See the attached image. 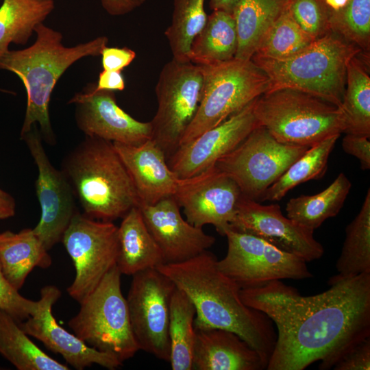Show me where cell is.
Segmentation results:
<instances>
[{"mask_svg": "<svg viewBox=\"0 0 370 370\" xmlns=\"http://www.w3.org/2000/svg\"><path fill=\"white\" fill-rule=\"evenodd\" d=\"M238 46L234 16L221 10H213L205 26L193 40L188 53L189 61L208 65L234 58Z\"/></svg>", "mask_w": 370, "mask_h": 370, "instance_id": "484cf974", "label": "cell"}, {"mask_svg": "<svg viewBox=\"0 0 370 370\" xmlns=\"http://www.w3.org/2000/svg\"><path fill=\"white\" fill-rule=\"evenodd\" d=\"M309 147L280 143L258 125L214 166L236 182L244 197L257 201Z\"/></svg>", "mask_w": 370, "mask_h": 370, "instance_id": "30bf717a", "label": "cell"}, {"mask_svg": "<svg viewBox=\"0 0 370 370\" xmlns=\"http://www.w3.org/2000/svg\"><path fill=\"white\" fill-rule=\"evenodd\" d=\"M337 274L328 283L370 273V190L361 208L345 228V238L336 263Z\"/></svg>", "mask_w": 370, "mask_h": 370, "instance_id": "4dcf8cb0", "label": "cell"}, {"mask_svg": "<svg viewBox=\"0 0 370 370\" xmlns=\"http://www.w3.org/2000/svg\"><path fill=\"white\" fill-rule=\"evenodd\" d=\"M217 261L216 256L206 250L184 262L162 264L157 269L193 303L195 330L233 332L267 364L276 341L273 323L264 313L243 302L241 287L219 270Z\"/></svg>", "mask_w": 370, "mask_h": 370, "instance_id": "7a4b0ae2", "label": "cell"}, {"mask_svg": "<svg viewBox=\"0 0 370 370\" xmlns=\"http://www.w3.org/2000/svg\"><path fill=\"white\" fill-rule=\"evenodd\" d=\"M21 137L25 140L38 171L35 188L41 216L33 231L49 251L61 241L77 212L75 194L63 172L51 164L42 146L37 125H34L29 132Z\"/></svg>", "mask_w": 370, "mask_h": 370, "instance_id": "9a60e30c", "label": "cell"}, {"mask_svg": "<svg viewBox=\"0 0 370 370\" xmlns=\"http://www.w3.org/2000/svg\"><path fill=\"white\" fill-rule=\"evenodd\" d=\"M125 88V83L121 71L103 70L99 73L97 82L95 84L97 90L110 91H122Z\"/></svg>", "mask_w": 370, "mask_h": 370, "instance_id": "b9f144b4", "label": "cell"}, {"mask_svg": "<svg viewBox=\"0 0 370 370\" xmlns=\"http://www.w3.org/2000/svg\"><path fill=\"white\" fill-rule=\"evenodd\" d=\"M117 230L112 221L96 220L77 212L64 232L61 241L75 269L73 282L66 291L79 303L116 265Z\"/></svg>", "mask_w": 370, "mask_h": 370, "instance_id": "7c38bea8", "label": "cell"}, {"mask_svg": "<svg viewBox=\"0 0 370 370\" xmlns=\"http://www.w3.org/2000/svg\"><path fill=\"white\" fill-rule=\"evenodd\" d=\"M116 265L121 274L133 275L164 264L162 251L149 231L138 206L122 218L118 227Z\"/></svg>", "mask_w": 370, "mask_h": 370, "instance_id": "603a6c76", "label": "cell"}, {"mask_svg": "<svg viewBox=\"0 0 370 370\" xmlns=\"http://www.w3.org/2000/svg\"><path fill=\"white\" fill-rule=\"evenodd\" d=\"M0 354L18 370H68L52 358L23 331L19 322L0 308Z\"/></svg>", "mask_w": 370, "mask_h": 370, "instance_id": "f546056e", "label": "cell"}, {"mask_svg": "<svg viewBox=\"0 0 370 370\" xmlns=\"http://www.w3.org/2000/svg\"><path fill=\"white\" fill-rule=\"evenodd\" d=\"M132 277L126 301L139 349L169 362L170 304L175 285L157 268Z\"/></svg>", "mask_w": 370, "mask_h": 370, "instance_id": "4fadbf2b", "label": "cell"}, {"mask_svg": "<svg viewBox=\"0 0 370 370\" xmlns=\"http://www.w3.org/2000/svg\"><path fill=\"white\" fill-rule=\"evenodd\" d=\"M242 196L236 182L215 166L190 177L178 178L173 197L190 224L213 225L225 236Z\"/></svg>", "mask_w": 370, "mask_h": 370, "instance_id": "5bb4252c", "label": "cell"}, {"mask_svg": "<svg viewBox=\"0 0 370 370\" xmlns=\"http://www.w3.org/2000/svg\"><path fill=\"white\" fill-rule=\"evenodd\" d=\"M101 63L103 70L121 71L136 58L134 51L127 47H106L101 53Z\"/></svg>", "mask_w": 370, "mask_h": 370, "instance_id": "60d3db41", "label": "cell"}, {"mask_svg": "<svg viewBox=\"0 0 370 370\" xmlns=\"http://www.w3.org/2000/svg\"><path fill=\"white\" fill-rule=\"evenodd\" d=\"M62 172L90 218L113 221L139 205L134 182L110 141L86 136L66 158Z\"/></svg>", "mask_w": 370, "mask_h": 370, "instance_id": "277c9868", "label": "cell"}, {"mask_svg": "<svg viewBox=\"0 0 370 370\" xmlns=\"http://www.w3.org/2000/svg\"><path fill=\"white\" fill-rule=\"evenodd\" d=\"M195 307L181 289L175 286L170 304L169 335L173 370H192L196 337Z\"/></svg>", "mask_w": 370, "mask_h": 370, "instance_id": "1f68e13d", "label": "cell"}, {"mask_svg": "<svg viewBox=\"0 0 370 370\" xmlns=\"http://www.w3.org/2000/svg\"><path fill=\"white\" fill-rule=\"evenodd\" d=\"M74 103L75 119L86 136L112 143L139 145L151 138L150 121H139L117 104L114 91L97 90L88 84L69 101Z\"/></svg>", "mask_w": 370, "mask_h": 370, "instance_id": "e0dca14e", "label": "cell"}, {"mask_svg": "<svg viewBox=\"0 0 370 370\" xmlns=\"http://www.w3.org/2000/svg\"><path fill=\"white\" fill-rule=\"evenodd\" d=\"M52 260L33 229L0 233V264L10 284L19 291L36 267L47 269Z\"/></svg>", "mask_w": 370, "mask_h": 370, "instance_id": "cb8c5ba5", "label": "cell"}, {"mask_svg": "<svg viewBox=\"0 0 370 370\" xmlns=\"http://www.w3.org/2000/svg\"><path fill=\"white\" fill-rule=\"evenodd\" d=\"M225 256L217 261L219 270L241 288L260 286L277 280H304L312 277L307 262L265 240L227 230Z\"/></svg>", "mask_w": 370, "mask_h": 370, "instance_id": "8fae6325", "label": "cell"}, {"mask_svg": "<svg viewBox=\"0 0 370 370\" xmlns=\"http://www.w3.org/2000/svg\"><path fill=\"white\" fill-rule=\"evenodd\" d=\"M286 10L298 25L314 39L332 32L331 9L324 0H287Z\"/></svg>", "mask_w": 370, "mask_h": 370, "instance_id": "8d00e7d4", "label": "cell"}, {"mask_svg": "<svg viewBox=\"0 0 370 370\" xmlns=\"http://www.w3.org/2000/svg\"><path fill=\"white\" fill-rule=\"evenodd\" d=\"M328 284L310 296L280 280L240 289L243 302L264 313L277 330L266 369L304 370L315 362L330 369L370 336V273Z\"/></svg>", "mask_w": 370, "mask_h": 370, "instance_id": "6da1fadb", "label": "cell"}, {"mask_svg": "<svg viewBox=\"0 0 370 370\" xmlns=\"http://www.w3.org/2000/svg\"><path fill=\"white\" fill-rule=\"evenodd\" d=\"M254 111L259 125L288 145L311 147L346 128L341 107L295 89L264 92L256 99Z\"/></svg>", "mask_w": 370, "mask_h": 370, "instance_id": "8992f818", "label": "cell"}, {"mask_svg": "<svg viewBox=\"0 0 370 370\" xmlns=\"http://www.w3.org/2000/svg\"><path fill=\"white\" fill-rule=\"evenodd\" d=\"M103 9L112 16L128 14L142 5L145 0H100Z\"/></svg>", "mask_w": 370, "mask_h": 370, "instance_id": "7bdbcfd3", "label": "cell"}, {"mask_svg": "<svg viewBox=\"0 0 370 370\" xmlns=\"http://www.w3.org/2000/svg\"><path fill=\"white\" fill-rule=\"evenodd\" d=\"M349 0H324L326 5L333 10H338L347 3Z\"/></svg>", "mask_w": 370, "mask_h": 370, "instance_id": "bcb514c9", "label": "cell"}, {"mask_svg": "<svg viewBox=\"0 0 370 370\" xmlns=\"http://www.w3.org/2000/svg\"><path fill=\"white\" fill-rule=\"evenodd\" d=\"M255 100L178 147L167 158L169 168L178 178L197 175L214 166L220 158L233 150L259 125L254 111Z\"/></svg>", "mask_w": 370, "mask_h": 370, "instance_id": "ac0fdd59", "label": "cell"}, {"mask_svg": "<svg viewBox=\"0 0 370 370\" xmlns=\"http://www.w3.org/2000/svg\"><path fill=\"white\" fill-rule=\"evenodd\" d=\"M348 62L346 88L341 108L345 134L370 136V76L369 53H362Z\"/></svg>", "mask_w": 370, "mask_h": 370, "instance_id": "4316f807", "label": "cell"}, {"mask_svg": "<svg viewBox=\"0 0 370 370\" xmlns=\"http://www.w3.org/2000/svg\"><path fill=\"white\" fill-rule=\"evenodd\" d=\"M339 136L328 137L310 147L267 189L260 200H281L289 190L299 184L321 178L327 170L329 156Z\"/></svg>", "mask_w": 370, "mask_h": 370, "instance_id": "d6a6232c", "label": "cell"}, {"mask_svg": "<svg viewBox=\"0 0 370 370\" xmlns=\"http://www.w3.org/2000/svg\"><path fill=\"white\" fill-rule=\"evenodd\" d=\"M230 229L260 237L307 262L324 254L314 230L284 216L278 204L262 205L242 195Z\"/></svg>", "mask_w": 370, "mask_h": 370, "instance_id": "2e32d148", "label": "cell"}, {"mask_svg": "<svg viewBox=\"0 0 370 370\" xmlns=\"http://www.w3.org/2000/svg\"><path fill=\"white\" fill-rule=\"evenodd\" d=\"M239 0H210L212 10H221L232 14Z\"/></svg>", "mask_w": 370, "mask_h": 370, "instance_id": "f6af8a7d", "label": "cell"}, {"mask_svg": "<svg viewBox=\"0 0 370 370\" xmlns=\"http://www.w3.org/2000/svg\"><path fill=\"white\" fill-rule=\"evenodd\" d=\"M121 275L114 266L79 303L78 313L68 325L88 345L123 362L140 349L132 330L126 298L121 292Z\"/></svg>", "mask_w": 370, "mask_h": 370, "instance_id": "ba28073f", "label": "cell"}, {"mask_svg": "<svg viewBox=\"0 0 370 370\" xmlns=\"http://www.w3.org/2000/svg\"><path fill=\"white\" fill-rule=\"evenodd\" d=\"M204 77L200 65L173 59L166 63L155 88L157 110L150 121L151 139L166 160L178 148L193 120L201 98Z\"/></svg>", "mask_w": 370, "mask_h": 370, "instance_id": "9c48e42d", "label": "cell"}, {"mask_svg": "<svg viewBox=\"0 0 370 370\" xmlns=\"http://www.w3.org/2000/svg\"><path fill=\"white\" fill-rule=\"evenodd\" d=\"M204 2L205 0H173L171 23L164 32L172 59L190 62L188 56L191 44L205 26L208 18Z\"/></svg>", "mask_w": 370, "mask_h": 370, "instance_id": "836d02e7", "label": "cell"}, {"mask_svg": "<svg viewBox=\"0 0 370 370\" xmlns=\"http://www.w3.org/2000/svg\"><path fill=\"white\" fill-rule=\"evenodd\" d=\"M134 182L140 204H153L174 195L178 177L153 139L139 145L112 143Z\"/></svg>", "mask_w": 370, "mask_h": 370, "instance_id": "44dd1931", "label": "cell"}, {"mask_svg": "<svg viewBox=\"0 0 370 370\" xmlns=\"http://www.w3.org/2000/svg\"><path fill=\"white\" fill-rule=\"evenodd\" d=\"M193 369L262 370L267 362L247 342L223 329L195 330Z\"/></svg>", "mask_w": 370, "mask_h": 370, "instance_id": "7402d4cb", "label": "cell"}, {"mask_svg": "<svg viewBox=\"0 0 370 370\" xmlns=\"http://www.w3.org/2000/svg\"><path fill=\"white\" fill-rule=\"evenodd\" d=\"M16 212V203L12 195L0 188V220L12 217Z\"/></svg>", "mask_w": 370, "mask_h": 370, "instance_id": "ee69618b", "label": "cell"}, {"mask_svg": "<svg viewBox=\"0 0 370 370\" xmlns=\"http://www.w3.org/2000/svg\"><path fill=\"white\" fill-rule=\"evenodd\" d=\"M352 183L343 173L321 192L301 195L289 199L286 204L287 217L314 231L328 219L335 217L341 210L350 191Z\"/></svg>", "mask_w": 370, "mask_h": 370, "instance_id": "83f0119b", "label": "cell"}, {"mask_svg": "<svg viewBox=\"0 0 370 370\" xmlns=\"http://www.w3.org/2000/svg\"><path fill=\"white\" fill-rule=\"evenodd\" d=\"M332 368L335 370H369L370 336L349 349Z\"/></svg>", "mask_w": 370, "mask_h": 370, "instance_id": "f35d334b", "label": "cell"}, {"mask_svg": "<svg viewBox=\"0 0 370 370\" xmlns=\"http://www.w3.org/2000/svg\"><path fill=\"white\" fill-rule=\"evenodd\" d=\"M35 42L20 50H8L0 57V69L11 71L22 81L27 108L21 136L38 123L44 138L54 141L49 104L53 90L62 74L76 61L101 55L108 38L102 36L73 47L62 43V34L43 24L34 29Z\"/></svg>", "mask_w": 370, "mask_h": 370, "instance_id": "3957f363", "label": "cell"}, {"mask_svg": "<svg viewBox=\"0 0 370 370\" xmlns=\"http://www.w3.org/2000/svg\"><path fill=\"white\" fill-rule=\"evenodd\" d=\"M361 51L355 45L330 32L287 58L252 56L251 60L268 77L267 92L295 89L341 108L348 62Z\"/></svg>", "mask_w": 370, "mask_h": 370, "instance_id": "5b68a950", "label": "cell"}, {"mask_svg": "<svg viewBox=\"0 0 370 370\" xmlns=\"http://www.w3.org/2000/svg\"><path fill=\"white\" fill-rule=\"evenodd\" d=\"M55 8L54 0H3L0 6V57L10 43L24 45Z\"/></svg>", "mask_w": 370, "mask_h": 370, "instance_id": "f1b7e54d", "label": "cell"}, {"mask_svg": "<svg viewBox=\"0 0 370 370\" xmlns=\"http://www.w3.org/2000/svg\"><path fill=\"white\" fill-rule=\"evenodd\" d=\"M200 66L204 77L201 101L178 147L219 125L269 89L268 77L251 60L233 58Z\"/></svg>", "mask_w": 370, "mask_h": 370, "instance_id": "52a82bcc", "label": "cell"}, {"mask_svg": "<svg viewBox=\"0 0 370 370\" xmlns=\"http://www.w3.org/2000/svg\"><path fill=\"white\" fill-rule=\"evenodd\" d=\"M314 40L298 25L286 7L264 35L253 56L287 58L304 49Z\"/></svg>", "mask_w": 370, "mask_h": 370, "instance_id": "e575fe53", "label": "cell"}, {"mask_svg": "<svg viewBox=\"0 0 370 370\" xmlns=\"http://www.w3.org/2000/svg\"><path fill=\"white\" fill-rule=\"evenodd\" d=\"M145 224L160 247L164 264L184 262L208 250L215 238L184 219L173 195L153 204L138 205Z\"/></svg>", "mask_w": 370, "mask_h": 370, "instance_id": "ffe728a7", "label": "cell"}, {"mask_svg": "<svg viewBox=\"0 0 370 370\" xmlns=\"http://www.w3.org/2000/svg\"><path fill=\"white\" fill-rule=\"evenodd\" d=\"M0 308L21 322L39 310L38 301L28 299L12 287L4 277L0 264Z\"/></svg>", "mask_w": 370, "mask_h": 370, "instance_id": "74e56055", "label": "cell"}, {"mask_svg": "<svg viewBox=\"0 0 370 370\" xmlns=\"http://www.w3.org/2000/svg\"><path fill=\"white\" fill-rule=\"evenodd\" d=\"M60 296L61 292L56 286H44L38 300L37 313L29 317L25 322L19 323L23 331L41 341L51 352L60 354L67 363L77 370L94 364L110 370L122 366L123 362L114 356L90 347L57 323L52 308Z\"/></svg>", "mask_w": 370, "mask_h": 370, "instance_id": "d6986e66", "label": "cell"}, {"mask_svg": "<svg viewBox=\"0 0 370 370\" xmlns=\"http://www.w3.org/2000/svg\"><path fill=\"white\" fill-rule=\"evenodd\" d=\"M330 30L362 52L370 49V0H349L343 8L331 10Z\"/></svg>", "mask_w": 370, "mask_h": 370, "instance_id": "d590c367", "label": "cell"}, {"mask_svg": "<svg viewBox=\"0 0 370 370\" xmlns=\"http://www.w3.org/2000/svg\"><path fill=\"white\" fill-rule=\"evenodd\" d=\"M287 0H239L232 15L238 46L234 58L251 60L264 35L286 10Z\"/></svg>", "mask_w": 370, "mask_h": 370, "instance_id": "d4e9b609", "label": "cell"}, {"mask_svg": "<svg viewBox=\"0 0 370 370\" xmlns=\"http://www.w3.org/2000/svg\"><path fill=\"white\" fill-rule=\"evenodd\" d=\"M343 151L358 159L362 170L370 169V141L365 135L346 134L342 140Z\"/></svg>", "mask_w": 370, "mask_h": 370, "instance_id": "ab89813d", "label": "cell"}]
</instances>
